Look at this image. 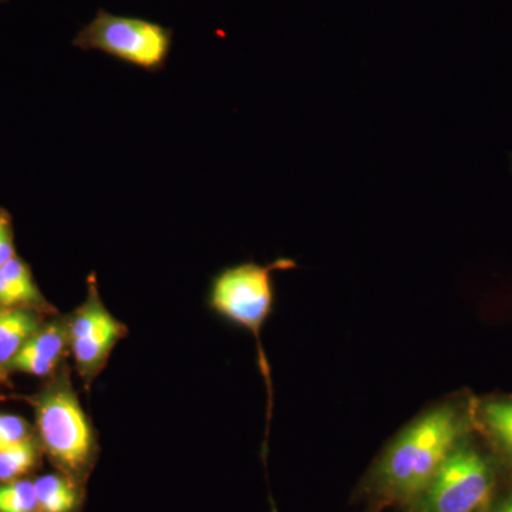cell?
<instances>
[{
    "label": "cell",
    "instance_id": "6da1fadb",
    "mask_svg": "<svg viewBox=\"0 0 512 512\" xmlns=\"http://www.w3.org/2000/svg\"><path fill=\"white\" fill-rule=\"evenodd\" d=\"M474 399L476 393L463 387L434 400L407 421L359 478L352 503L383 512L412 501L474 430Z\"/></svg>",
    "mask_w": 512,
    "mask_h": 512
},
{
    "label": "cell",
    "instance_id": "7a4b0ae2",
    "mask_svg": "<svg viewBox=\"0 0 512 512\" xmlns=\"http://www.w3.org/2000/svg\"><path fill=\"white\" fill-rule=\"evenodd\" d=\"M510 490L511 464L474 429L426 487L393 512H488Z\"/></svg>",
    "mask_w": 512,
    "mask_h": 512
},
{
    "label": "cell",
    "instance_id": "3957f363",
    "mask_svg": "<svg viewBox=\"0 0 512 512\" xmlns=\"http://www.w3.org/2000/svg\"><path fill=\"white\" fill-rule=\"evenodd\" d=\"M26 400L35 412V430L45 457L57 471L86 484L97 460L96 434L74 390L69 367H60Z\"/></svg>",
    "mask_w": 512,
    "mask_h": 512
},
{
    "label": "cell",
    "instance_id": "277c9868",
    "mask_svg": "<svg viewBox=\"0 0 512 512\" xmlns=\"http://www.w3.org/2000/svg\"><path fill=\"white\" fill-rule=\"evenodd\" d=\"M293 268H296V262L289 258L276 259L269 265L242 262L225 268L215 276L211 285V308L255 336L259 366L268 386H271L269 366L261 345V332L274 309V272Z\"/></svg>",
    "mask_w": 512,
    "mask_h": 512
},
{
    "label": "cell",
    "instance_id": "5b68a950",
    "mask_svg": "<svg viewBox=\"0 0 512 512\" xmlns=\"http://www.w3.org/2000/svg\"><path fill=\"white\" fill-rule=\"evenodd\" d=\"M73 46L99 50L147 72H160L173 47V30L151 20L113 15L100 9L74 37Z\"/></svg>",
    "mask_w": 512,
    "mask_h": 512
},
{
    "label": "cell",
    "instance_id": "8992f818",
    "mask_svg": "<svg viewBox=\"0 0 512 512\" xmlns=\"http://www.w3.org/2000/svg\"><path fill=\"white\" fill-rule=\"evenodd\" d=\"M70 355L86 386L100 375L127 328L106 308L94 275L87 279V296L82 305L67 316Z\"/></svg>",
    "mask_w": 512,
    "mask_h": 512
},
{
    "label": "cell",
    "instance_id": "52a82bcc",
    "mask_svg": "<svg viewBox=\"0 0 512 512\" xmlns=\"http://www.w3.org/2000/svg\"><path fill=\"white\" fill-rule=\"evenodd\" d=\"M67 355H70L67 318L52 315L16 353L9 363L8 373L22 372L49 379L64 365Z\"/></svg>",
    "mask_w": 512,
    "mask_h": 512
},
{
    "label": "cell",
    "instance_id": "ba28073f",
    "mask_svg": "<svg viewBox=\"0 0 512 512\" xmlns=\"http://www.w3.org/2000/svg\"><path fill=\"white\" fill-rule=\"evenodd\" d=\"M474 429L512 466V393L476 394Z\"/></svg>",
    "mask_w": 512,
    "mask_h": 512
},
{
    "label": "cell",
    "instance_id": "9c48e42d",
    "mask_svg": "<svg viewBox=\"0 0 512 512\" xmlns=\"http://www.w3.org/2000/svg\"><path fill=\"white\" fill-rule=\"evenodd\" d=\"M33 309L45 315H56L55 306L47 302L25 259L16 255L0 266V309Z\"/></svg>",
    "mask_w": 512,
    "mask_h": 512
},
{
    "label": "cell",
    "instance_id": "30bf717a",
    "mask_svg": "<svg viewBox=\"0 0 512 512\" xmlns=\"http://www.w3.org/2000/svg\"><path fill=\"white\" fill-rule=\"evenodd\" d=\"M52 316V315H50ZM49 315L33 309H0V380L8 379L13 357L40 329Z\"/></svg>",
    "mask_w": 512,
    "mask_h": 512
},
{
    "label": "cell",
    "instance_id": "8fae6325",
    "mask_svg": "<svg viewBox=\"0 0 512 512\" xmlns=\"http://www.w3.org/2000/svg\"><path fill=\"white\" fill-rule=\"evenodd\" d=\"M39 512H82L86 500V484L62 471L33 478Z\"/></svg>",
    "mask_w": 512,
    "mask_h": 512
},
{
    "label": "cell",
    "instance_id": "7c38bea8",
    "mask_svg": "<svg viewBox=\"0 0 512 512\" xmlns=\"http://www.w3.org/2000/svg\"><path fill=\"white\" fill-rule=\"evenodd\" d=\"M43 453L37 434L30 439L0 451V483L28 478L42 464Z\"/></svg>",
    "mask_w": 512,
    "mask_h": 512
},
{
    "label": "cell",
    "instance_id": "4fadbf2b",
    "mask_svg": "<svg viewBox=\"0 0 512 512\" xmlns=\"http://www.w3.org/2000/svg\"><path fill=\"white\" fill-rule=\"evenodd\" d=\"M0 512H39L33 478L0 483Z\"/></svg>",
    "mask_w": 512,
    "mask_h": 512
},
{
    "label": "cell",
    "instance_id": "5bb4252c",
    "mask_svg": "<svg viewBox=\"0 0 512 512\" xmlns=\"http://www.w3.org/2000/svg\"><path fill=\"white\" fill-rule=\"evenodd\" d=\"M35 426L15 414L0 413V451L22 443L35 436Z\"/></svg>",
    "mask_w": 512,
    "mask_h": 512
},
{
    "label": "cell",
    "instance_id": "9a60e30c",
    "mask_svg": "<svg viewBox=\"0 0 512 512\" xmlns=\"http://www.w3.org/2000/svg\"><path fill=\"white\" fill-rule=\"evenodd\" d=\"M15 229H13L12 215L5 208H0V266L15 258Z\"/></svg>",
    "mask_w": 512,
    "mask_h": 512
},
{
    "label": "cell",
    "instance_id": "2e32d148",
    "mask_svg": "<svg viewBox=\"0 0 512 512\" xmlns=\"http://www.w3.org/2000/svg\"><path fill=\"white\" fill-rule=\"evenodd\" d=\"M488 512H512V490L508 491Z\"/></svg>",
    "mask_w": 512,
    "mask_h": 512
},
{
    "label": "cell",
    "instance_id": "e0dca14e",
    "mask_svg": "<svg viewBox=\"0 0 512 512\" xmlns=\"http://www.w3.org/2000/svg\"><path fill=\"white\" fill-rule=\"evenodd\" d=\"M362 512H382V511L376 510V508H363Z\"/></svg>",
    "mask_w": 512,
    "mask_h": 512
},
{
    "label": "cell",
    "instance_id": "ac0fdd59",
    "mask_svg": "<svg viewBox=\"0 0 512 512\" xmlns=\"http://www.w3.org/2000/svg\"><path fill=\"white\" fill-rule=\"evenodd\" d=\"M0 2H8V0H0Z\"/></svg>",
    "mask_w": 512,
    "mask_h": 512
},
{
    "label": "cell",
    "instance_id": "d6986e66",
    "mask_svg": "<svg viewBox=\"0 0 512 512\" xmlns=\"http://www.w3.org/2000/svg\"><path fill=\"white\" fill-rule=\"evenodd\" d=\"M0 382H2V380H0Z\"/></svg>",
    "mask_w": 512,
    "mask_h": 512
}]
</instances>
